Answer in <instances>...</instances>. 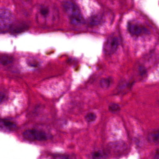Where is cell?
<instances>
[{
  "label": "cell",
  "mask_w": 159,
  "mask_h": 159,
  "mask_svg": "<svg viewBox=\"0 0 159 159\" xmlns=\"http://www.w3.org/2000/svg\"><path fill=\"white\" fill-rule=\"evenodd\" d=\"M64 11L69 16L71 23L74 25H80L84 22V19L79 7L71 1H65L63 4Z\"/></svg>",
  "instance_id": "1"
},
{
  "label": "cell",
  "mask_w": 159,
  "mask_h": 159,
  "mask_svg": "<svg viewBox=\"0 0 159 159\" xmlns=\"http://www.w3.org/2000/svg\"><path fill=\"white\" fill-rule=\"evenodd\" d=\"M39 12L44 24L53 25L58 19L57 11L49 5L42 6L39 9Z\"/></svg>",
  "instance_id": "2"
},
{
  "label": "cell",
  "mask_w": 159,
  "mask_h": 159,
  "mask_svg": "<svg viewBox=\"0 0 159 159\" xmlns=\"http://www.w3.org/2000/svg\"><path fill=\"white\" fill-rule=\"evenodd\" d=\"M14 22L12 12L5 8H0V34L9 31Z\"/></svg>",
  "instance_id": "3"
},
{
  "label": "cell",
  "mask_w": 159,
  "mask_h": 159,
  "mask_svg": "<svg viewBox=\"0 0 159 159\" xmlns=\"http://www.w3.org/2000/svg\"><path fill=\"white\" fill-rule=\"evenodd\" d=\"M23 136L26 140L30 141H45L49 139V136L46 133L36 129L25 131L23 132Z\"/></svg>",
  "instance_id": "4"
},
{
  "label": "cell",
  "mask_w": 159,
  "mask_h": 159,
  "mask_svg": "<svg viewBox=\"0 0 159 159\" xmlns=\"http://www.w3.org/2000/svg\"><path fill=\"white\" fill-rule=\"evenodd\" d=\"M118 46V40L116 37L115 36L108 37L104 44V53L107 55H112L116 51Z\"/></svg>",
  "instance_id": "5"
},
{
  "label": "cell",
  "mask_w": 159,
  "mask_h": 159,
  "mask_svg": "<svg viewBox=\"0 0 159 159\" xmlns=\"http://www.w3.org/2000/svg\"><path fill=\"white\" fill-rule=\"evenodd\" d=\"M128 29L131 34L136 36H139L147 32V30L144 26L136 22H129Z\"/></svg>",
  "instance_id": "6"
},
{
  "label": "cell",
  "mask_w": 159,
  "mask_h": 159,
  "mask_svg": "<svg viewBox=\"0 0 159 159\" xmlns=\"http://www.w3.org/2000/svg\"><path fill=\"white\" fill-rule=\"evenodd\" d=\"M29 29V26L25 22H14L9 31L12 34H19L24 32Z\"/></svg>",
  "instance_id": "7"
},
{
  "label": "cell",
  "mask_w": 159,
  "mask_h": 159,
  "mask_svg": "<svg viewBox=\"0 0 159 159\" xmlns=\"http://www.w3.org/2000/svg\"><path fill=\"white\" fill-rule=\"evenodd\" d=\"M0 128L7 130L14 131L17 127L16 123L7 119H0Z\"/></svg>",
  "instance_id": "8"
},
{
  "label": "cell",
  "mask_w": 159,
  "mask_h": 159,
  "mask_svg": "<svg viewBox=\"0 0 159 159\" xmlns=\"http://www.w3.org/2000/svg\"><path fill=\"white\" fill-rule=\"evenodd\" d=\"M14 61V58L9 55H2L0 57V63L4 66L11 64Z\"/></svg>",
  "instance_id": "9"
},
{
  "label": "cell",
  "mask_w": 159,
  "mask_h": 159,
  "mask_svg": "<svg viewBox=\"0 0 159 159\" xmlns=\"http://www.w3.org/2000/svg\"><path fill=\"white\" fill-rule=\"evenodd\" d=\"M101 19H102V17L99 15H95V16H93L89 19V24L91 26L97 25L101 22Z\"/></svg>",
  "instance_id": "10"
},
{
  "label": "cell",
  "mask_w": 159,
  "mask_h": 159,
  "mask_svg": "<svg viewBox=\"0 0 159 159\" xmlns=\"http://www.w3.org/2000/svg\"><path fill=\"white\" fill-rule=\"evenodd\" d=\"M111 80L109 78H103L100 81V86L102 88H107L110 87Z\"/></svg>",
  "instance_id": "11"
},
{
  "label": "cell",
  "mask_w": 159,
  "mask_h": 159,
  "mask_svg": "<svg viewBox=\"0 0 159 159\" xmlns=\"http://www.w3.org/2000/svg\"><path fill=\"white\" fill-rule=\"evenodd\" d=\"M96 115L94 113H88L86 116H85V119H86V121H87L89 123H91V122H93L96 120Z\"/></svg>",
  "instance_id": "12"
},
{
  "label": "cell",
  "mask_w": 159,
  "mask_h": 159,
  "mask_svg": "<svg viewBox=\"0 0 159 159\" xmlns=\"http://www.w3.org/2000/svg\"><path fill=\"white\" fill-rule=\"evenodd\" d=\"M150 140L155 143H159V131L151 133L149 136Z\"/></svg>",
  "instance_id": "13"
},
{
  "label": "cell",
  "mask_w": 159,
  "mask_h": 159,
  "mask_svg": "<svg viewBox=\"0 0 159 159\" xmlns=\"http://www.w3.org/2000/svg\"><path fill=\"white\" fill-rule=\"evenodd\" d=\"M109 111L112 113H116L118 112L120 110V107L117 104L113 103L110 104L108 106Z\"/></svg>",
  "instance_id": "14"
},
{
  "label": "cell",
  "mask_w": 159,
  "mask_h": 159,
  "mask_svg": "<svg viewBox=\"0 0 159 159\" xmlns=\"http://www.w3.org/2000/svg\"><path fill=\"white\" fill-rule=\"evenodd\" d=\"M92 157L94 159L105 158L106 154L102 151H96L93 154Z\"/></svg>",
  "instance_id": "15"
},
{
  "label": "cell",
  "mask_w": 159,
  "mask_h": 159,
  "mask_svg": "<svg viewBox=\"0 0 159 159\" xmlns=\"http://www.w3.org/2000/svg\"><path fill=\"white\" fill-rule=\"evenodd\" d=\"M5 97V94L2 93V92H0V103L2 102L3 101Z\"/></svg>",
  "instance_id": "16"
},
{
  "label": "cell",
  "mask_w": 159,
  "mask_h": 159,
  "mask_svg": "<svg viewBox=\"0 0 159 159\" xmlns=\"http://www.w3.org/2000/svg\"><path fill=\"white\" fill-rule=\"evenodd\" d=\"M156 158H159V151L157 152V154L156 155Z\"/></svg>",
  "instance_id": "17"
}]
</instances>
